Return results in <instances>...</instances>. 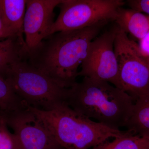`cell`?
Returning <instances> with one entry per match:
<instances>
[{
	"mask_svg": "<svg viewBox=\"0 0 149 149\" xmlns=\"http://www.w3.org/2000/svg\"><path fill=\"white\" fill-rule=\"evenodd\" d=\"M108 23L50 35L37 49L27 54V61L60 86L70 88L77 82L78 67L91 42Z\"/></svg>",
	"mask_w": 149,
	"mask_h": 149,
	"instance_id": "cell-1",
	"label": "cell"
},
{
	"mask_svg": "<svg viewBox=\"0 0 149 149\" xmlns=\"http://www.w3.org/2000/svg\"><path fill=\"white\" fill-rule=\"evenodd\" d=\"M135 102L128 93L110 83L83 77L68 88L66 102L83 116L120 130L132 116Z\"/></svg>",
	"mask_w": 149,
	"mask_h": 149,
	"instance_id": "cell-2",
	"label": "cell"
},
{
	"mask_svg": "<svg viewBox=\"0 0 149 149\" xmlns=\"http://www.w3.org/2000/svg\"><path fill=\"white\" fill-rule=\"evenodd\" d=\"M40 118L64 149H91L110 140L131 134L113 129L83 116L67 104L49 111L27 106Z\"/></svg>",
	"mask_w": 149,
	"mask_h": 149,
	"instance_id": "cell-3",
	"label": "cell"
},
{
	"mask_svg": "<svg viewBox=\"0 0 149 149\" xmlns=\"http://www.w3.org/2000/svg\"><path fill=\"white\" fill-rule=\"evenodd\" d=\"M5 78L27 106L49 111L66 104L68 88L59 85L29 64L27 59L12 64Z\"/></svg>",
	"mask_w": 149,
	"mask_h": 149,
	"instance_id": "cell-4",
	"label": "cell"
},
{
	"mask_svg": "<svg viewBox=\"0 0 149 149\" xmlns=\"http://www.w3.org/2000/svg\"><path fill=\"white\" fill-rule=\"evenodd\" d=\"M114 48L123 91L136 101L149 95V65L139 45L118 27Z\"/></svg>",
	"mask_w": 149,
	"mask_h": 149,
	"instance_id": "cell-5",
	"label": "cell"
},
{
	"mask_svg": "<svg viewBox=\"0 0 149 149\" xmlns=\"http://www.w3.org/2000/svg\"><path fill=\"white\" fill-rule=\"evenodd\" d=\"M124 4L122 0H63L59 5L60 13L49 36L114 21L118 11Z\"/></svg>",
	"mask_w": 149,
	"mask_h": 149,
	"instance_id": "cell-6",
	"label": "cell"
},
{
	"mask_svg": "<svg viewBox=\"0 0 149 149\" xmlns=\"http://www.w3.org/2000/svg\"><path fill=\"white\" fill-rule=\"evenodd\" d=\"M117 25L91 42L78 76L101 80L122 90L114 43Z\"/></svg>",
	"mask_w": 149,
	"mask_h": 149,
	"instance_id": "cell-7",
	"label": "cell"
},
{
	"mask_svg": "<svg viewBox=\"0 0 149 149\" xmlns=\"http://www.w3.org/2000/svg\"><path fill=\"white\" fill-rule=\"evenodd\" d=\"M1 116L18 138L21 149H64L39 117L28 107Z\"/></svg>",
	"mask_w": 149,
	"mask_h": 149,
	"instance_id": "cell-8",
	"label": "cell"
},
{
	"mask_svg": "<svg viewBox=\"0 0 149 149\" xmlns=\"http://www.w3.org/2000/svg\"><path fill=\"white\" fill-rule=\"evenodd\" d=\"M63 0H27L24 21V40L28 53L49 36L53 24L54 10Z\"/></svg>",
	"mask_w": 149,
	"mask_h": 149,
	"instance_id": "cell-9",
	"label": "cell"
},
{
	"mask_svg": "<svg viewBox=\"0 0 149 149\" xmlns=\"http://www.w3.org/2000/svg\"><path fill=\"white\" fill-rule=\"evenodd\" d=\"M26 2L27 0H0V9L5 24L13 36L25 45L23 35Z\"/></svg>",
	"mask_w": 149,
	"mask_h": 149,
	"instance_id": "cell-10",
	"label": "cell"
},
{
	"mask_svg": "<svg viewBox=\"0 0 149 149\" xmlns=\"http://www.w3.org/2000/svg\"><path fill=\"white\" fill-rule=\"evenodd\" d=\"M114 22L118 27L139 40L149 33V16L132 9H119Z\"/></svg>",
	"mask_w": 149,
	"mask_h": 149,
	"instance_id": "cell-11",
	"label": "cell"
},
{
	"mask_svg": "<svg viewBox=\"0 0 149 149\" xmlns=\"http://www.w3.org/2000/svg\"><path fill=\"white\" fill-rule=\"evenodd\" d=\"M27 54L26 45L17 37L0 40V75L5 78L10 65L18 60L26 58Z\"/></svg>",
	"mask_w": 149,
	"mask_h": 149,
	"instance_id": "cell-12",
	"label": "cell"
},
{
	"mask_svg": "<svg viewBox=\"0 0 149 149\" xmlns=\"http://www.w3.org/2000/svg\"><path fill=\"white\" fill-rule=\"evenodd\" d=\"M125 127L134 135L149 136V95L136 100Z\"/></svg>",
	"mask_w": 149,
	"mask_h": 149,
	"instance_id": "cell-13",
	"label": "cell"
},
{
	"mask_svg": "<svg viewBox=\"0 0 149 149\" xmlns=\"http://www.w3.org/2000/svg\"><path fill=\"white\" fill-rule=\"evenodd\" d=\"M91 149H149V136L131 133L108 140Z\"/></svg>",
	"mask_w": 149,
	"mask_h": 149,
	"instance_id": "cell-14",
	"label": "cell"
},
{
	"mask_svg": "<svg viewBox=\"0 0 149 149\" xmlns=\"http://www.w3.org/2000/svg\"><path fill=\"white\" fill-rule=\"evenodd\" d=\"M27 106L14 92L5 78L0 75V109L9 112L27 108Z\"/></svg>",
	"mask_w": 149,
	"mask_h": 149,
	"instance_id": "cell-15",
	"label": "cell"
},
{
	"mask_svg": "<svg viewBox=\"0 0 149 149\" xmlns=\"http://www.w3.org/2000/svg\"><path fill=\"white\" fill-rule=\"evenodd\" d=\"M5 120L0 117V149H21L18 138L9 131Z\"/></svg>",
	"mask_w": 149,
	"mask_h": 149,
	"instance_id": "cell-16",
	"label": "cell"
},
{
	"mask_svg": "<svg viewBox=\"0 0 149 149\" xmlns=\"http://www.w3.org/2000/svg\"><path fill=\"white\" fill-rule=\"evenodd\" d=\"M126 3L130 8L146 13L149 16V0H129Z\"/></svg>",
	"mask_w": 149,
	"mask_h": 149,
	"instance_id": "cell-17",
	"label": "cell"
},
{
	"mask_svg": "<svg viewBox=\"0 0 149 149\" xmlns=\"http://www.w3.org/2000/svg\"><path fill=\"white\" fill-rule=\"evenodd\" d=\"M11 37H16L13 36L12 33L6 26L0 9V40H4Z\"/></svg>",
	"mask_w": 149,
	"mask_h": 149,
	"instance_id": "cell-18",
	"label": "cell"
},
{
	"mask_svg": "<svg viewBox=\"0 0 149 149\" xmlns=\"http://www.w3.org/2000/svg\"><path fill=\"white\" fill-rule=\"evenodd\" d=\"M139 46L143 55L146 57H149V33L140 40Z\"/></svg>",
	"mask_w": 149,
	"mask_h": 149,
	"instance_id": "cell-19",
	"label": "cell"
},
{
	"mask_svg": "<svg viewBox=\"0 0 149 149\" xmlns=\"http://www.w3.org/2000/svg\"><path fill=\"white\" fill-rule=\"evenodd\" d=\"M147 61H148V63L149 65V57H147Z\"/></svg>",
	"mask_w": 149,
	"mask_h": 149,
	"instance_id": "cell-20",
	"label": "cell"
},
{
	"mask_svg": "<svg viewBox=\"0 0 149 149\" xmlns=\"http://www.w3.org/2000/svg\"><path fill=\"white\" fill-rule=\"evenodd\" d=\"M1 110L0 109V117H1Z\"/></svg>",
	"mask_w": 149,
	"mask_h": 149,
	"instance_id": "cell-21",
	"label": "cell"
}]
</instances>
